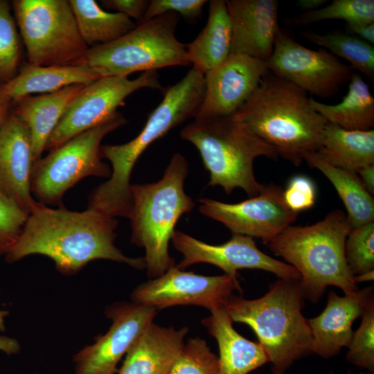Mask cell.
<instances>
[{
    "mask_svg": "<svg viewBox=\"0 0 374 374\" xmlns=\"http://www.w3.org/2000/svg\"><path fill=\"white\" fill-rule=\"evenodd\" d=\"M117 226L115 217L93 209L78 212L64 206H42L28 215L6 260L12 263L30 255H44L53 260L57 270L64 275H73L98 259L145 269L144 257L126 256L116 247Z\"/></svg>",
    "mask_w": 374,
    "mask_h": 374,
    "instance_id": "6da1fadb",
    "label": "cell"
},
{
    "mask_svg": "<svg viewBox=\"0 0 374 374\" xmlns=\"http://www.w3.org/2000/svg\"><path fill=\"white\" fill-rule=\"evenodd\" d=\"M233 117L296 166L319 149L328 123L305 91L269 70Z\"/></svg>",
    "mask_w": 374,
    "mask_h": 374,
    "instance_id": "7a4b0ae2",
    "label": "cell"
},
{
    "mask_svg": "<svg viewBox=\"0 0 374 374\" xmlns=\"http://www.w3.org/2000/svg\"><path fill=\"white\" fill-rule=\"evenodd\" d=\"M204 93V75L192 68L166 90L162 101L134 139L121 145H101V158L111 163L112 175L92 190L88 198L89 206L113 217H126L132 204L130 177L139 157L151 143L172 129L195 118Z\"/></svg>",
    "mask_w": 374,
    "mask_h": 374,
    "instance_id": "3957f363",
    "label": "cell"
},
{
    "mask_svg": "<svg viewBox=\"0 0 374 374\" xmlns=\"http://www.w3.org/2000/svg\"><path fill=\"white\" fill-rule=\"evenodd\" d=\"M305 299L300 280L279 278L260 298L232 294L225 305L233 322L253 329L274 374H285L295 361L313 354L311 330L302 313Z\"/></svg>",
    "mask_w": 374,
    "mask_h": 374,
    "instance_id": "277c9868",
    "label": "cell"
},
{
    "mask_svg": "<svg viewBox=\"0 0 374 374\" xmlns=\"http://www.w3.org/2000/svg\"><path fill=\"white\" fill-rule=\"evenodd\" d=\"M350 229L346 215L335 209L312 225L287 226L266 245L299 272L305 298L317 303L329 285L345 294L359 290L345 256Z\"/></svg>",
    "mask_w": 374,
    "mask_h": 374,
    "instance_id": "5b68a950",
    "label": "cell"
},
{
    "mask_svg": "<svg viewBox=\"0 0 374 374\" xmlns=\"http://www.w3.org/2000/svg\"><path fill=\"white\" fill-rule=\"evenodd\" d=\"M188 172L187 159L175 153L161 179L131 185V242L145 249V269L150 279L161 276L175 265L168 252L169 242L180 217L195 206L184 191Z\"/></svg>",
    "mask_w": 374,
    "mask_h": 374,
    "instance_id": "8992f818",
    "label": "cell"
},
{
    "mask_svg": "<svg viewBox=\"0 0 374 374\" xmlns=\"http://www.w3.org/2000/svg\"><path fill=\"white\" fill-rule=\"evenodd\" d=\"M181 138L199 152L210 174L208 186H222L226 194L242 188L249 197L256 196L262 184L253 172V162L261 156L278 159L276 150L250 132L233 116L195 120L180 132Z\"/></svg>",
    "mask_w": 374,
    "mask_h": 374,
    "instance_id": "52a82bcc",
    "label": "cell"
},
{
    "mask_svg": "<svg viewBox=\"0 0 374 374\" xmlns=\"http://www.w3.org/2000/svg\"><path fill=\"white\" fill-rule=\"evenodd\" d=\"M178 21L173 12L143 21L110 43L89 48L78 64L100 78L188 65L186 45L175 36Z\"/></svg>",
    "mask_w": 374,
    "mask_h": 374,
    "instance_id": "ba28073f",
    "label": "cell"
},
{
    "mask_svg": "<svg viewBox=\"0 0 374 374\" xmlns=\"http://www.w3.org/2000/svg\"><path fill=\"white\" fill-rule=\"evenodd\" d=\"M127 123L118 111L103 123L71 139L34 162L30 191L39 203L64 206L67 190L89 176L109 178L112 169L101 160L100 143L109 132Z\"/></svg>",
    "mask_w": 374,
    "mask_h": 374,
    "instance_id": "9c48e42d",
    "label": "cell"
},
{
    "mask_svg": "<svg viewBox=\"0 0 374 374\" xmlns=\"http://www.w3.org/2000/svg\"><path fill=\"white\" fill-rule=\"evenodd\" d=\"M12 6L29 64L80 63L89 47L68 0H15Z\"/></svg>",
    "mask_w": 374,
    "mask_h": 374,
    "instance_id": "30bf717a",
    "label": "cell"
},
{
    "mask_svg": "<svg viewBox=\"0 0 374 374\" xmlns=\"http://www.w3.org/2000/svg\"><path fill=\"white\" fill-rule=\"evenodd\" d=\"M142 88L162 89L156 71H148L135 79L103 77L89 84L69 103L50 135L45 150H53L74 136L112 118L125 98Z\"/></svg>",
    "mask_w": 374,
    "mask_h": 374,
    "instance_id": "8fae6325",
    "label": "cell"
},
{
    "mask_svg": "<svg viewBox=\"0 0 374 374\" xmlns=\"http://www.w3.org/2000/svg\"><path fill=\"white\" fill-rule=\"evenodd\" d=\"M265 64L276 76L323 98L334 96L349 82L353 73L350 66L331 53L323 48H308L281 29Z\"/></svg>",
    "mask_w": 374,
    "mask_h": 374,
    "instance_id": "7c38bea8",
    "label": "cell"
},
{
    "mask_svg": "<svg viewBox=\"0 0 374 374\" xmlns=\"http://www.w3.org/2000/svg\"><path fill=\"white\" fill-rule=\"evenodd\" d=\"M199 202V211L204 215L222 223L233 234L261 238L265 244L298 215L287 206L282 188L273 184H262L256 196L235 204L208 198Z\"/></svg>",
    "mask_w": 374,
    "mask_h": 374,
    "instance_id": "4fadbf2b",
    "label": "cell"
},
{
    "mask_svg": "<svg viewBox=\"0 0 374 374\" xmlns=\"http://www.w3.org/2000/svg\"><path fill=\"white\" fill-rule=\"evenodd\" d=\"M235 290L242 292L238 279L226 274L206 276L185 271L175 265L161 276L137 286L130 297L134 303L156 310L192 305L211 310L225 306Z\"/></svg>",
    "mask_w": 374,
    "mask_h": 374,
    "instance_id": "5bb4252c",
    "label": "cell"
},
{
    "mask_svg": "<svg viewBox=\"0 0 374 374\" xmlns=\"http://www.w3.org/2000/svg\"><path fill=\"white\" fill-rule=\"evenodd\" d=\"M171 241L174 248L183 254V259L176 265L181 269L204 262L220 267L235 279L238 269H258L273 273L279 278L301 280L299 272L293 266L261 251L249 236L233 234L226 242L212 245L175 231Z\"/></svg>",
    "mask_w": 374,
    "mask_h": 374,
    "instance_id": "9a60e30c",
    "label": "cell"
},
{
    "mask_svg": "<svg viewBox=\"0 0 374 374\" xmlns=\"http://www.w3.org/2000/svg\"><path fill=\"white\" fill-rule=\"evenodd\" d=\"M156 314L155 308L134 302L109 306L105 314L112 320L110 328L74 355V374H114L119 360L153 322Z\"/></svg>",
    "mask_w": 374,
    "mask_h": 374,
    "instance_id": "2e32d148",
    "label": "cell"
},
{
    "mask_svg": "<svg viewBox=\"0 0 374 374\" xmlns=\"http://www.w3.org/2000/svg\"><path fill=\"white\" fill-rule=\"evenodd\" d=\"M268 71L265 62L242 53H231L204 75L205 93L195 120H211L235 114Z\"/></svg>",
    "mask_w": 374,
    "mask_h": 374,
    "instance_id": "e0dca14e",
    "label": "cell"
},
{
    "mask_svg": "<svg viewBox=\"0 0 374 374\" xmlns=\"http://www.w3.org/2000/svg\"><path fill=\"white\" fill-rule=\"evenodd\" d=\"M34 162L29 130L11 110L0 129V197L28 215L44 206L33 198L30 191Z\"/></svg>",
    "mask_w": 374,
    "mask_h": 374,
    "instance_id": "ac0fdd59",
    "label": "cell"
},
{
    "mask_svg": "<svg viewBox=\"0 0 374 374\" xmlns=\"http://www.w3.org/2000/svg\"><path fill=\"white\" fill-rule=\"evenodd\" d=\"M373 301V286L344 296L330 291L323 312L308 319L313 341L312 353L329 358L338 355L342 347H348L354 332L353 322L363 316Z\"/></svg>",
    "mask_w": 374,
    "mask_h": 374,
    "instance_id": "d6986e66",
    "label": "cell"
},
{
    "mask_svg": "<svg viewBox=\"0 0 374 374\" xmlns=\"http://www.w3.org/2000/svg\"><path fill=\"white\" fill-rule=\"evenodd\" d=\"M232 24L231 53L266 61L271 55L278 26L276 0L226 1Z\"/></svg>",
    "mask_w": 374,
    "mask_h": 374,
    "instance_id": "ffe728a7",
    "label": "cell"
},
{
    "mask_svg": "<svg viewBox=\"0 0 374 374\" xmlns=\"http://www.w3.org/2000/svg\"><path fill=\"white\" fill-rule=\"evenodd\" d=\"M188 327L150 323L126 353L118 374H168L184 345Z\"/></svg>",
    "mask_w": 374,
    "mask_h": 374,
    "instance_id": "44dd1931",
    "label": "cell"
},
{
    "mask_svg": "<svg viewBox=\"0 0 374 374\" xmlns=\"http://www.w3.org/2000/svg\"><path fill=\"white\" fill-rule=\"evenodd\" d=\"M210 311L211 314L202 323L217 341L220 374H248L269 362L259 342L249 341L235 331L225 306Z\"/></svg>",
    "mask_w": 374,
    "mask_h": 374,
    "instance_id": "7402d4cb",
    "label": "cell"
},
{
    "mask_svg": "<svg viewBox=\"0 0 374 374\" xmlns=\"http://www.w3.org/2000/svg\"><path fill=\"white\" fill-rule=\"evenodd\" d=\"M86 85L73 84L40 96H28L12 101V110L27 126L35 162L42 157L46 142L69 103Z\"/></svg>",
    "mask_w": 374,
    "mask_h": 374,
    "instance_id": "603a6c76",
    "label": "cell"
},
{
    "mask_svg": "<svg viewBox=\"0 0 374 374\" xmlns=\"http://www.w3.org/2000/svg\"><path fill=\"white\" fill-rule=\"evenodd\" d=\"M232 35L226 1H211L206 26L193 41L186 45L188 63L206 75L231 54Z\"/></svg>",
    "mask_w": 374,
    "mask_h": 374,
    "instance_id": "cb8c5ba5",
    "label": "cell"
},
{
    "mask_svg": "<svg viewBox=\"0 0 374 374\" xmlns=\"http://www.w3.org/2000/svg\"><path fill=\"white\" fill-rule=\"evenodd\" d=\"M99 78L82 64L36 66L26 62L0 90L14 101L32 93H53L73 84L87 85Z\"/></svg>",
    "mask_w": 374,
    "mask_h": 374,
    "instance_id": "d4e9b609",
    "label": "cell"
},
{
    "mask_svg": "<svg viewBox=\"0 0 374 374\" xmlns=\"http://www.w3.org/2000/svg\"><path fill=\"white\" fill-rule=\"evenodd\" d=\"M316 152L329 164L357 173L374 164V130H348L327 123Z\"/></svg>",
    "mask_w": 374,
    "mask_h": 374,
    "instance_id": "484cf974",
    "label": "cell"
},
{
    "mask_svg": "<svg viewBox=\"0 0 374 374\" xmlns=\"http://www.w3.org/2000/svg\"><path fill=\"white\" fill-rule=\"evenodd\" d=\"M303 160L321 171L334 186L344 204L351 229L374 222V198L356 172L329 164L316 152L305 154Z\"/></svg>",
    "mask_w": 374,
    "mask_h": 374,
    "instance_id": "4316f807",
    "label": "cell"
},
{
    "mask_svg": "<svg viewBox=\"0 0 374 374\" xmlns=\"http://www.w3.org/2000/svg\"><path fill=\"white\" fill-rule=\"evenodd\" d=\"M310 103L328 123L344 129L366 131L373 127L374 98L358 73H352L348 92L339 103L324 104L313 98H310Z\"/></svg>",
    "mask_w": 374,
    "mask_h": 374,
    "instance_id": "83f0119b",
    "label": "cell"
},
{
    "mask_svg": "<svg viewBox=\"0 0 374 374\" xmlns=\"http://www.w3.org/2000/svg\"><path fill=\"white\" fill-rule=\"evenodd\" d=\"M78 30L89 48L110 43L136 26L119 12L104 10L93 0H69Z\"/></svg>",
    "mask_w": 374,
    "mask_h": 374,
    "instance_id": "f1b7e54d",
    "label": "cell"
},
{
    "mask_svg": "<svg viewBox=\"0 0 374 374\" xmlns=\"http://www.w3.org/2000/svg\"><path fill=\"white\" fill-rule=\"evenodd\" d=\"M301 37L319 46L328 49L334 55L347 60L353 69H356L374 80L373 45L349 34L329 33L321 35L303 31Z\"/></svg>",
    "mask_w": 374,
    "mask_h": 374,
    "instance_id": "f546056e",
    "label": "cell"
},
{
    "mask_svg": "<svg viewBox=\"0 0 374 374\" xmlns=\"http://www.w3.org/2000/svg\"><path fill=\"white\" fill-rule=\"evenodd\" d=\"M327 19H342L347 25L374 22L373 0H334L328 6L284 20L288 26H299Z\"/></svg>",
    "mask_w": 374,
    "mask_h": 374,
    "instance_id": "4dcf8cb0",
    "label": "cell"
},
{
    "mask_svg": "<svg viewBox=\"0 0 374 374\" xmlns=\"http://www.w3.org/2000/svg\"><path fill=\"white\" fill-rule=\"evenodd\" d=\"M22 55L21 38L12 15L10 3L0 0V84H5L18 73Z\"/></svg>",
    "mask_w": 374,
    "mask_h": 374,
    "instance_id": "1f68e13d",
    "label": "cell"
},
{
    "mask_svg": "<svg viewBox=\"0 0 374 374\" xmlns=\"http://www.w3.org/2000/svg\"><path fill=\"white\" fill-rule=\"evenodd\" d=\"M168 374H220L219 359L204 339L190 338Z\"/></svg>",
    "mask_w": 374,
    "mask_h": 374,
    "instance_id": "d6a6232c",
    "label": "cell"
},
{
    "mask_svg": "<svg viewBox=\"0 0 374 374\" xmlns=\"http://www.w3.org/2000/svg\"><path fill=\"white\" fill-rule=\"evenodd\" d=\"M345 256L353 276L374 270V222L350 229Z\"/></svg>",
    "mask_w": 374,
    "mask_h": 374,
    "instance_id": "836d02e7",
    "label": "cell"
},
{
    "mask_svg": "<svg viewBox=\"0 0 374 374\" xmlns=\"http://www.w3.org/2000/svg\"><path fill=\"white\" fill-rule=\"evenodd\" d=\"M362 323L353 332L348 346L347 361L374 373V301L362 317Z\"/></svg>",
    "mask_w": 374,
    "mask_h": 374,
    "instance_id": "e575fe53",
    "label": "cell"
},
{
    "mask_svg": "<svg viewBox=\"0 0 374 374\" xmlns=\"http://www.w3.org/2000/svg\"><path fill=\"white\" fill-rule=\"evenodd\" d=\"M28 215L12 202L0 197V255H5L17 242Z\"/></svg>",
    "mask_w": 374,
    "mask_h": 374,
    "instance_id": "d590c367",
    "label": "cell"
},
{
    "mask_svg": "<svg viewBox=\"0 0 374 374\" xmlns=\"http://www.w3.org/2000/svg\"><path fill=\"white\" fill-rule=\"evenodd\" d=\"M316 197L314 183L304 175L293 177L283 191L287 206L296 213L310 208L315 203Z\"/></svg>",
    "mask_w": 374,
    "mask_h": 374,
    "instance_id": "8d00e7d4",
    "label": "cell"
},
{
    "mask_svg": "<svg viewBox=\"0 0 374 374\" xmlns=\"http://www.w3.org/2000/svg\"><path fill=\"white\" fill-rule=\"evenodd\" d=\"M206 0H152L144 15L147 21L168 12L179 13L188 20L198 18Z\"/></svg>",
    "mask_w": 374,
    "mask_h": 374,
    "instance_id": "74e56055",
    "label": "cell"
},
{
    "mask_svg": "<svg viewBox=\"0 0 374 374\" xmlns=\"http://www.w3.org/2000/svg\"><path fill=\"white\" fill-rule=\"evenodd\" d=\"M102 3L108 8L115 10L140 24L143 21L144 15L150 1L145 0H105Z\"/></svg>",
    "mask_w": 374,
    "mask_h": 374,
    "instance_id": "f35d334b",
    "label": "cell"
},
{
    "mask_svg": "<svg viewBox=\"0 0 374 374\" xmlns=\"http://www.w3.org/2000/svg\"><path fill=\"white\" fill-rule=\"evenodd\" d=\"M347 29L352 35L373 45L374 22L364 24L347 25Z\"/></svg>",
    "mask_w": 374,
    "mask_h": 374,
    "instance_id": "ab89813d",
    "label": "cell"
},
{
    "mask_svg": "<svg viewBox=\"0 0 374 374\" xmlns=\"http://www.w3.org/2000/svg\"><path fill=\"white\" fill-rule=\"evenodd\" d=\"M357 174L360 178L366 189L371 194L374 193V164L366 166L357 170Z\"/></svg>",
    "mask_w": 374,
    "mask_h": 374,
    "instance_id": "60d3db41",
    "label": "cell"
},
{
    "mask_svg": "<svg viewBox=\"0 0 374 374\" xmlns=\"http://www.w3.org/2000/svg\"><path fill=\"white\" fill-rule=\"evenodd\" d=\"M21 347L19 342L14 338L0 336V350L8 355L17 354Z\"/></svg>",
    "mask_w": 374,
    "mask_h": 374,
    "instance_id": "b9f144b4",
    "label": "cell"
},
{
    "mask_svg": "<svg viewBox=\"0 0 374 374\" xmlns=\"http://www.w3.org/2000/svg\"><path fill=\"white\" fill-rule=\"evenodd\" d=\"M12 100L0 90V129L10 113Z\"/></svg>",
    "mask_w": 374,
    "mask_h": 374,
    "instance_id": "7bdbcfd3",
    "label": "cell"
},
{
    "mask_svg": "<svg viewBox=\"0 0 374 374\" xmlns=\"http://www.w3.org/2000/svg\"><path fill=\"white\" fill-rule=\"evenodd\" d=\"M326 2L327 0H299L296 5L301 9L307 10L309 12L318 9Z\"/></svg>",
    "mask_w": 374,
    "mask_h": 374,
    "instance_id": "ee69618b",
    "label": "cell"
},
{
    "mask_svg": "<svg viewBox=\"0 0 374 374\" xmlns=\"http://www.w3.org/2000/svg\"><path fill=\"white\" fill-rule=\"evenodd\" d=\"M374 278V270H371L365 273H362L353 276L355 283H362L366 281L373 280Z\"/></svg>",
    "mask_w": 374,
    "mask_h": 374,
    "instance_id": "f6af8a7d",
    "label": "cell"
},
{
    "mask_svg": "<svg viewBox=\"0 0 374 374\" xmlns=\"http://www.w3.org/2000/svg\"><path fill=\"white\" fill-rule=\"evenodd\" d=\"M9 314L8 311L7 310H0V330L4 331L6 329L4 320L5 317Z\"/></svg>",
    "mask_w": 374,
    "mask_h": 374,
    "instance_id": "bcb514c9",
    "label": "cell"
},
{
    "mask_svg": "<svg viewBox=\"0 0 374 374\" xmlns=\"http://www.w3.org/2000/svg\"><path fill=\"white\" fill-rule=\"evenodd\" d=\"M328 374H335L333 371H330ZM347 374H354L350 370H349ZM357 374H371L370 373H359Z\"/></svg>",
    "mask_w": 374,
    "mask_h": 374,
    "instance_id": "7dc6e473",
    "label": "cell"
}]
</instances>
